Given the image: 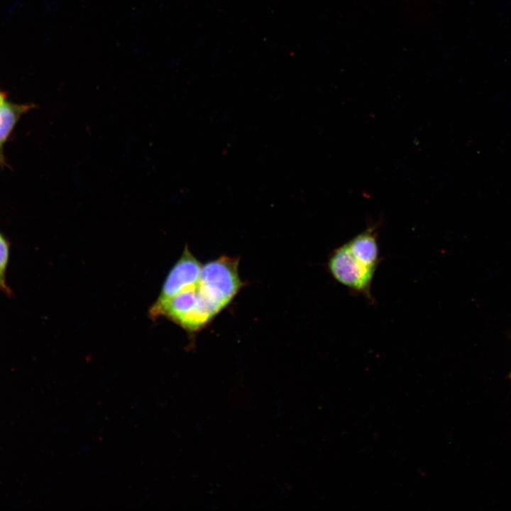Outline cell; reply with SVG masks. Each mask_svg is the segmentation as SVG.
Instances as JSON below:
<instances>
[{
	"instance_id": "1",
	"label": "cell",
	"mask_w": 511,
	"mask_h": 511,
	"mask_svg": "<svg viewBox=\"0 0 511 511\" xmlns=\"http://www.w3.org/2000/svg\"><path fill=\"white\" fill-rule=\"evenodd\" d=\"M332 277L340 284L370 300V287L375 272L358 260L351 252L347 243L336 248L328 261Z\"/></svg>"
},
{
	"instance_id": "2",
	"label": "cell",
	"mask_w": 511,
	"mask_h": 511,
	"mask_svg": "<svg viewBox=\"0 0 511 511\" xmlns=\"http://www.w3.org/2000/svg\"><path fill=\"white\" fill-rule=\"evenodd\" d=\"M202 264L186 246L182 256L167 274L157 301L170 299L199 279Z\"/></svg>"
},
{
	"instance_id": "3",
	"label": "cell",
	"mask_w": 511,
	"mask_h": 511,
	"mask_svg": "<svg viewBox=\"0 0 511 511\" xmlns=\"http://www.w3.org/2000/svg\"><path fill=\"white\" fill-rule=\"evenodd\" d=\"M376 224L369 226L346 243L352 254L365 265L376 270L380 261Z\"/></svg>"
},
{
	"instance_id": "4",
	"label": "cell",
	"mask_w": 511,
	"mask_h": 511,
	"mask_svg": "<svg viewBox=\"0 0 511 511\" xmlns=\"http://www.w3.org/2000/svg\"><path fill=\"white\" fill-rule=\"evenodd\" d=\"M29 109L28 106L4 102L0 108V148L9 137L21 115Z\"/></svg>"
},
{
	"instance_id": "5",
	"label": "cell",
	"mask_w": 511,
	"mask_h": 511,
	"mask_svg": "<svg viewBox=\"0 0 511 511\" xmlns=\"http://www.w3.org/2000/svg\"><path fill=\"white\" fill-rule=\"evenodd\" d=\"M11 242L0 231V273L6 275L10 259Z\"/></svg>"
},
{
	"instance_id": "6",
	"label": "cell",
	"mask_w": 511,
	"mask_h": 511,
	"mask_svg": "<svg viewBox=\"0 0 511 511\" xmlns=\"http://www.w3.org/2000/svg\"><path fill=\"white\" fill-rule=\"evenodd\" d=\"M0 290L8 297H13V293L11 288L6 282V275L0 273Z\"/></svg>"
},
{
	"instance_id": "7",
	"label": "cell",
	"mask_w": 511,
	"mask_h": 511,
	"mask_svg": "<svg viewBox=\"0 0 511 511\" xmlns=\"http://www.w3.org/2000/svg\"><path fill=\"white\" fill-rule=\"evenodd\" d=\"M4 103V94L0 92V108Z\"/></svg>"
},
{
	"instance_id": "8",
	"label": "cell",
	"mask_w": 511,
	"mask_h": 511,
	"mask_svg": "<svg viewBox=\"0 0 511 511\" xmlns=\"http://www.w3.org/2000/svg\"><path fill=\"white\" fill-rule=\"evenodd\" d=\"M509 378H510V380H511V372H510V374H509Z\"/></svg>"
}]
</instances>
